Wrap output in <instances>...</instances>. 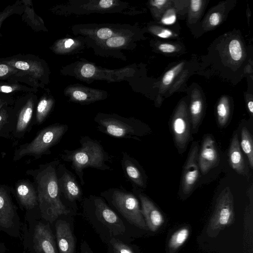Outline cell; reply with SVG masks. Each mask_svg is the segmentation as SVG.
<instances>
[{"label": "cell", "mask_w": 253, "mask_h": 253, "mask_svg": "<svg viewBox=\"0 0 253 253\" xmlns=\"http://www.w3.org/2000/svg\"><path fill=\"white\" fill-rule=\"evenodd\" d=\"M57 176L60 193L72 204L82 201V190L74 175L63 164L57 168Z\"/></svg>", "instance_id": "4fadbf2b"}, {"label": "cell", "mask_w": 253, "mask_h": 253, "mask_svg": "<svg viewBox=\"0 0 253 253\" xmlns=\"http://www.w3.org/2000/svg\"><path fill=\"white\" fill-rule=\"evenodd\" d=\"M198 154L199 145L195 142L191 146L183 171L182 186L185 194L192 191L199 177Z\"/></svg>", "instance_id": "9a60e30c"}, {"label": "cell", "mask_w": 253, "mask_h": 253, "mask_svg": "<svg viewBox=\"0 0 253 253\" xmlns=\"http://www.w3.org/2000/svg\"><path fill=\"white\" fill-rule=\"evenodd\" d=\"M108 244L110 245L118 253H138L134 246L118 239L113 238Z\"/></svg>", "instance_id": "83f0119b"}, {"label": "cell", "mask_w": 253, "mask_h": 253, "mask_svg": "<svg viewBox=\"0 0 253 253\" xmlns=\"http://www.w3.org/2000/svg\"><path fill=\"white\" fill-rule=\"evenodd\" d=\"M17 72L14 67L0 60V82L8 81Z\"/></svg>", "instance_id": "f546056e"}, {"label": "cell", "mask_w": 253, "mask_h": 253, "mask_svg": "<svg viewBox=\"0 0 253 253\" xmlns=\"http://www.w3.org/2000/svg\"><path fill=\"white\" fill-rule=\"evenodd\" d=\"M219 160V154L214 140L211 135L206 136L203 140L198 157L199 167L202 174H206L217 166Z\"/></svg>", "instance_id": "e0dca14e"}, {"label": "cell", "mask_w": 253, "mask_h": 253, "mask_svg": "<svg viewBox=\"0 0 253 253\" xmlns=\"http://www.w3.org/2000/svg\"><path fill=\"white\" fill-rule=\"evenodd\" d=\"M181 65L182 64H180L166 73L162 80L163 83L164 85H168L171 83L175 77L176 71Z\"/></svg>", "instance_id": "d6a6232c"}, {"label": "cell", "mask_w": 253, "mask_h": 253, "mask_svg": "<svg viewBox=\"0 0 253 253\" xmlns=\"http://www.w3.org/2000/svg\"><path fill=\"white\" fill-rule=\"evenodd\" d=\"M112 0H102L99 1V5L102 8H109L113 4Z\"/></svg>", "instance_id": "ee69618b"}, {"label": "cell", "mask_w": 253, "mask_h": 253, "mask_svg": "<svg viewBox=\"0 0 253 253\" xmlns=\"http://www.w3.org/2000/svg\"><path fill=\"white\" fill-rule=\"evenodd\" d=\"M94 120L99 131L116 138L139 140V137L149 130L148 126L139 120L116 114H98Z\"/></svg>", "instance_id": "ba28073f"}, {"label": "cell", "mask_w": 253, "mask_h": 253, "mask_svg": "<svg viewBox=\"0 0 253 253\" xmlns=\"http://www.w3.org/2000/svg\"><path fill=\"white\" fill-rule=\"evenodd\" d=\"M22 233L23 246L30 253H59L50 224L39 211L26 212Z\"/></svg>", "instance_id": "277c9868"}, {"label": "cell", "mask_w": 253, "mask_h": 253, "mask_svg": "<svg viewBox=\"0 0 253 253\" xmlns=\"http://www.w3.org/2000/svg\"><path fill=\"white\" fill-rule=\"evenodd\" d=\"M218 123L220 126H224L228 120L229 108L228 102L225 100H221L217 106Z\"/></svg>", "instance_id": "f1b7e54d"}, {"label": "cell", "mask_w": 253, "mask_h": 253, "mask_svg": "<svg viewBox=\"0 0 253 253\" xmlns=\"http://www.w3.org/2000/svg\"><path fill=\"white\" fill-rule=\"evenodd\" d=\"M228 160L234 170L239 174H245V164L237 133L234 135L231 140L228 151Z\"/></svg>", "instance_id": "44dd1931"}, {"label": "cell", "mask_w": 253, "mask_h": 253, "mask_svg": "<svg viewBox=\"0 0 253 253\" xmlns=\"http://www.w3.org/2000/svg\"><path fill=\"white\" fill-rule=\"evenodd\" d=\"M11 189L21 209L26 212L39 211L37 192L33 182L28 179H19Z\"/></svg>", "instance_id": "7c38bea8"}, {"label": "cell", "mask_w": 253, "mask_h": 253, "mask_svg": "<svg viewBox=\"0 0 253 253\" xmlns=\"http://www.w3.org/2000/svg\"><path fill=\"white\" fill-rule=\"evenodd\" d=\"M171 126L176 145L180 149H184L189 141L190 132V123L184 111L181 110L176 113Z\"/></svg>", "instance_id": "ac0fdd59"}, {"label": "cell", "mask_w": 253, "mask_h": 253, "mask_svg": "<svg viewBox=\"0 0 253 253\" xmlns=\"http://www.w3.org/2000/svg\"><path fill=\"white\" fill-rule=\"evenodd\" d=\"M202 0H192L191 1V8L194 12L198 11L202 5Z\"/></svg>", "instance_id": "b9f144b4"}, {"label": "cell", "mask_w": 253, "mask_h": 253, "mask_svg": "<svg viewBox=\"0 0 253 253\" xmlns=\"http://www.w3.org/2000/svg\"><path fill=\"white\" fill-rule=\"evenodd\" d=\"M176 16L174 13L168 12L161 20V22L165 25H171L175 23Z\"/></svg>", "instance_id": "e575fe53"}, {"label": "cell", "mask_w": 253, "mask_h": 253, "mask_svg": "<svg viewBox=\"0 0 253 253\" xmlns=\"http://www.w3.org/2000/svg\"><path fill=\"white\" fill-rule=\"evenodd\" d=\"M11 194V187L0 184V231L11 237L21 238L22 225Z\"/></svg>", "instance_id": "9c48e42d"}, {"label": "cell", "mask_w": 253, "mask_h": 253, "mask_svg": "<svg viewBox=\"0 0 253 253\" xmlns=\"http://www.w3.org/2000/svg\"><path fill=\"white\" fill-rule=\"evenodd\" d=\"M229 50L231 58L235 61L239 60L242 56V50L240 42L237 40H232L229 44Z\"/></svg>", "instance_id": "4dcf8cb0"}, {"label": "cell", "mask_w": 253, "mask_h": 253, "mask_svg": "<svg viewBox=\"0 0 253 253\" xmlns=\"http://www.w3.org/2000/svg\"><path fill=\"white\" fill-rule=\"evenodd\" d=\"M72 95L74 99L80 101H84L87 99V94L81 91L76 90L75 91Z\"/></svg>", "instance_id": "f35d334b"}, {"label": "cell", "mask_w": 253, "mask_h": 253, "mask_svg": "<svg viewBox=\"0 0 253 253\" xmlns=\"http://www.w3.org/2000/svg\"><path fill=\"white\" fill-rule=\"evenodd\" d=\"M60 163L59 160L55 159L26 171L33 178L41 217L50 224L60 216H72L76 213L75 211L65 205L61 198L57 176V168Z\"/></svg>", "instance_id": "6da1fadb"}, {"label": "cell", "mask_w": 253, "mask_h": 253, "mask_svg": "<svg viewBox=\"0 0 253 253\" xmlns=\"http://www.w3.org/2000/svg\"><path fill=\"white\" fill-rule=\"evenodd\" d=\"M15 124V117L13 106L4 105L0 109V137L10 138Z\"/></svg>", "instance_id": "7402d4cb"}, {"label": "cell", "mask_w": 253, "mask_h": 253, "mask_svg": "<svg viewBox=\"0 0 253 253\" xmlns=\"http://www.w3.org/2000/svg\"><path fill=\"white\" fill-rule=\"evenodd\" d=\"M158 48L160 51L166 53H171L175 50V46L169 43H162Z\"/></svg>", "instance_id": "74e56055"}, {"label": "cell", "mask_w": 253, "mask_h": 253, "mask_svg": "<svg viewBox=\"0 0 253 253\" xmlns=\"http://www.w3.org/2000/svg\"><path fill=\"white\" fill-rule=\"evenodd\" d=\"M125 39L122 36H115L108 39L106 45L109 47H117L121 46L125 43Z\"/></svg>", "instance_id": "1f68e13d"}, {"label": "cell", "mask_w": 253, "mask_h": 253, "mask_svg": "<svg viewBox=\"0 0 253 253\" xmlns=\"http://www.w3.org/2000/svg\"><path fill=\"white\" fill-rule=\"evenodd\" d=\"M95 71L94 66L92 64L87 63L83 66L81 70V73L85 78H90L93 76Z\"/></svg>", "instance_id": "836d02e7"}, {"label": "cell", "mask_w": 253, "mask_h": 253, "mask_svg": "<svg viewBox=\"0 0 253 253\" xmlns=\"http://www.w3.org/2000/svg\"><path fill=\"white\" fill-rule=\"evenodd\" d=\"M53 104V99L47 94H43L38 99L35 110L34 125H40L45 121Z\"/></svg>", "instance_id": "603a6c76"}, {"label": "cell", "mask_w": 253, "mask_h": 253, "mask_svg": "<svg viewBox=\"0 0 253 253\" xmlns=\"http://www.w3.org/2000/svg\"><path fill=\"white\" fill-rule=\"evenodd\" d=\"M167 1L166 0H155L152 1V4L156 7H160L163 6Z\"/></svg>", "instance_id": "f6af8a7d"}, {"label": "cell", "mask_w": 253, "mask_h": 253, "mask_svg": "<svg viewBox=\"0 0 253 253\" xmlns=\"http://www.w3.org/2000/svg\"><path fill=\"white\" fill-rule=\"evenodd\" d=\"M23 12L21 15L22 20L35 32L47 31L42 19L34 10L32 0H21Z\"/></svg>", "instance_id": "ffe728a7"}, {"label": "cell", "mask_w": 253, "mask_h": 253, "mask_svg": "<svg viewBox=\"0 0 253 253\" xmlns=\"http://www.w3.org/2000/svg\"><path fill=\"white\" fill-rule=\"evenodd\" d=\"M38 99L34 92L24 94L15 99L12 106L15 124L12 136L14 139H22L31 131L34 126L35 110Z\"/></svg>", "instance_id": "30bf717a"}, {"label": "cell", "mask_w": 253, "mask_h": 253, "mask_svg": "<svg viewBox=\"0 0 253 253\" xmlns=\"http://www.w3.org/2000/svg\"><path fill=\"white\" fill-rule=\"evenodd\" d=\"M68 129L66 124L55 123L37 132L30 142L22 144L14 151L12 160L17 162L26 156L33 157L36 160L43 155L51 153L50 149L57 144Z\"/></svg>", "instance_id": "8992f818"}, {"label": "cell", "mask_w": 253, "mask_h": 253, "mask_svg": "<svg viewBox=\"0 0 253 253\" xmlns=\"http://www.w3.org/2000/svg\"><path fill=\"white\" fill-rule=\"evenodd\" d=\"M100 195L128 224L140 229L148 230L138 200L134 194L123 189L111 188L101 192Z\"/></svg>", "instance_id": "52a82bcc"}, {"label": "cell", "mask_w": 253, "mask_h": 253, "mask_svg": "<svg viewBox=\"0 0 253 253\" xmlns=\"http://www.w3.org/2000/svg\"><path fill=\"white\" fill-rule=\"evenodd\" d=\"M38 91V89L21 83L7 81L0 82V94L8 96L13 98H14V95L20 93L24 94L29 92L36 93Z\"/></svg>", "instance_id": "cb8c5ba5"}, {"label": "cell", "mask_w": 253, "mask_h": 253, "mask_svg": "<svg viewBox=\"0 0 253 253\" xmlns=\"http://www.w3.org/2000/svg\"><path fill=\"white\" fill-rule=\"evenodd\" d=\"M7 251V248L5 244L0 242V253H5Z\"/></svg>", "instance_id": "7dc6e473"}, {"label": "cell", "mask_w": 253, "mask_h": 253, "mask_svg": "<svg viewBox=\"0 0 253 253\" xmlns=\"http://www.w3.org/2000/svg\"><path fill=\"white\" fill-rule=\"evenodd\" d=\"M133 191L137 194L140 200L142 214L148 230L152 232L156 231L164 222L163 215L145 194L134 189Z\"/></svg>", "instance_id": "2e32d148"}, {"label": "cell", "mask_w": 253, "mask_h": 253, "mask_svg": "<svg viewBox=\"0 0 253 253\" xmlns=\"http://www.w3.org/2000/svg\"><path fill=\"white\" fill-rule=\"evenodd\" d=\"M82 215L107 245L115 238L130 242V227L111 208L102 197L90 195L82 200Z\"/></svg>", "instance_id": "7a4b0ae2"}, {"label": "cell", "mask_w": 253, "mask_h": 253, "mask_svg": "<svg viewBox=\"0 0 253 253\" xmlns=\"http://www.w3.org/2000/svg\"><path fill=\"white\" fill-rule=\"evenodd\" d=\"M248 108L250 113L253 114V102L250 101L248 103Z\"/></svg>", "instance_id": "c3c4849f"}, {"label": "cell", "mask_w": 253, "mask_h": 253, "mask_svg": "<svg viewBox=\"0 0 253 253\" xmlns=\"http://www.w3.org/2000/svg\"><path fill=\"white\" fill-rule=\"evenodd\" d=\"M80 253H95L85 240H83L80 246Z\"/></svg>", "instance_id": "60d3db41"}, {"label": "cell", "mask_w": 253, "mask_h": 253, "mask_svg": "<svg viewBox=\"0 0 253 253\" xmlns=\"http://www.w3.org/2000/svg\"><path fill=\"white\" fill-rule=\"evenodd\" d=\"M79 141L80 147L73 150H63L61 158L71 163V168L79 177L81 184L84 185V169L91 168L101 170H111L106 162H110L112 159L97 140L83 136Z\"/></svg>", "instance_id": "3957f363"}, {"label": "cell", "mask_w": 253, "mask_h": 253, "mask_svg": "<svg viewBox=\"0 0 253 253\" xmlns=\"http://www.w3.org/2000/svg\"><path fill=\"white\" fill-rule=\"evenodd\" d=\"M112 35V31L107 28L100 29L97 32V36L100 39H108L111 37Z\"/></svg>", "instance_id": "d590c367"}, {"label": "cell", "mask_w": 253, "mask_h": 253, "mask_svg": "<svg viewBox=\"0 0 253 253\" xmlns=\"http://www.w3.org/2000/svg\"><path fill=\"white\" fill-rule=\"evenodd\" d=\"M172 35L171 31L167 29H163L157 34V36L162 38H168L171 37Z\"/></svg>", "instance_id": "7bdbcfd3"}, {"label": "cell", "mask_w": 253, "mask_h": 253, "mask_svg": "<svg viewBox=\"0 0 253 253\" xmlns=\"http://www.w3.org/2000/svg\"><path fill=\"white\" fill-rule=\"evenodd\" d=\"M0 60L14 67L17 74L7 81L25 84L36 89L43 87L48 80V69L46 63L39 56L31 54H18Z\"/></svg>", "instance_id": "5b68a950"}, {"label": "cell", "mask_w": 253, "mask_h": 253, "mask_svg": "<svg viewBox=\"0 0 253 253\" xmlns=\"http://www.w3.org/2000/svg\"><path fill=\"white\" fill-rule=\"evenodd\" d=\"M241 146L248 157L251 168H253V142L250 132L246 127L241 131Z\"/></svg>", "instance_id": "d4e9b609"}, {"label": "cell", "mask_w": 253, "mask_h": 253, "mask_svg": "<svg viewBox=\"0 0 253 253\" xmlns=\"http://www.w3.org/2000/svg\"><path fill=\"white\" fill-rule=\"evenodd\" d=\"M15 99L8 96L0 94V109L4 105L13 106Z\"/></svg>", "instance_id": "8d00e7d4"}, {"label": "cell", "mask_w": 253, "mask_h": 253, "mask_svg": "<svg viewBox=\"0 0 253 253\" xmlns=\"http://www.w3.org/2000/svg\"><path fill=\"white\" fill-rule=\"evenodd\" d=\"M23 12V7L20 0H17L13 4L8 5L0 12V37L2 36L0 34L1 26L5 20L13 14L21 15Z\"/></svg>", "instance_id": "4316f807"}, {"label": "cell", "mask_w": 253, "mask_h": 253, "mask_svg": "<svg viewBox=\"0 0 253 253\" xmlns=\"http://www.w3.org/2000/svg\"><path fill=\"white\" fill-rule=\"evenodd\" d=\"M108 247V253H118L110 245H107Z\"/></svg>", "instance_id": "681fc988"}, {"label": "cell", "mask_w": 253, "mask_h": 253, "mask_svg": "<svg viewBox=\"0 0 253 253\" xmlns=\"http://www.w3.org/2000/svg\"><path fill=\"white\" fill-rule=\"evenodd\" d=\"M234 219L233 196L230 188L226 187L217 199L213 213L207 228V234L210 237H215L220 231L230 225Z\"/></svg>", "instance_id": "8fae6325"}, {"label": "cell", "mask_w": 253, "mask_h": 253, "mask_svg": "<svg viewBox=\"0 0 253 253\" xmlns=\"http://www.w3.org/2000/svg\"><path fill=\"white\" fill-rule=\"evenodd\" d=\"M122 154L121 165L126 177L136 187L145 188V176L137 161L126 152Z\"/></svg>", "instance_id": "d6986e66"}, {"label": "cell", "mask_w": 253, "mask_h": 253, "mask_svg": "<svg viewBox=\"0 0 253 253\" xmlns=\"http://www.w3.org/2000/svg\"><path fill=\"white\" fill-rule=\"evenodd\" d=\"M65 216L55 222V236L59 253H76L77 238L70 223Z\"/></svg>", "instance_id": "5bb4252c"}, {"label": "cell", "mask_w": 253, "mask_h": 253, "mask_svg": "<svg viewBox=\"0 0 253 253\" xmlns=\"http://www.w3.org/2000/svg\"><path fill=\"white\" fill-rule=\"evenodd\" d=\"M189 234L188 228L185 227L175 232L171 236L169 242V252L173 253L181 247L186 241Z\"/></svg>", "instance_id": "484cf974"}, {"label": "cell", "mask_w": 253, "mask_h": 253, "mask_svg": "<svg viewBox=\"0 0 253 253\" xmlns=\"http://www.w3.org/2000/svg\"><path fill=\"white\" fill-rule=\"evenodd\" d=\"M220 20V15L217 12L212 13L209 18V22L211 25L215 26L217 25Z\"/></svg>", "instance_id": "ab89813d"}, {"label": "cell", "mask_w": 253, "mask_h": 253, "mask_svg": "<svg viewBox=\"0 0 253 253\" xmlns=\"http://www.w3.org/2000/svg\"><path fill=\"white\" fill-rule=\"evenodd\" d=\"M74 43V41L71 39H69L67 40L64 43V46L66 48H69L72 46Z\"/></svg>", "instance_id": "bcb514c9"}]
</instances>
